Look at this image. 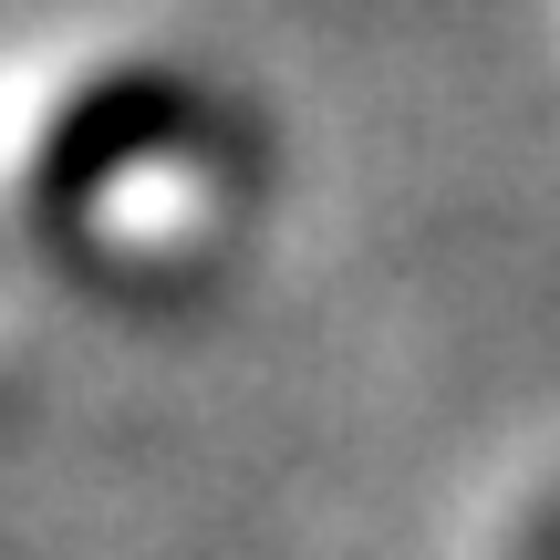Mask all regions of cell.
<instances>
[{
	"label": "cell",
	"mask_w": 560,
	"mask_h": 560,
	"mask_svg": "<svg viewBox=\"0 0 560 560\" xmlns=\"http://www.w3.org/2000/svg\"><path fill=\"white\" fill-rule=\"evenodd\" d=\"M62 125L73 136H52V125L21 136V177H32L42 219L73 229L83 270L166 280L229 240V219H240L229 208L240 198V145L177 73L83 62Z\"/></svg>",
	"instance_id": "obj_1"
}]
</instances>
